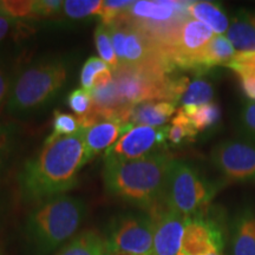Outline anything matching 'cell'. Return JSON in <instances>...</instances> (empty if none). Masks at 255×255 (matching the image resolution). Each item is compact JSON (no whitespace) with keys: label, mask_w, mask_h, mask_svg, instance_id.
<instances>
[{"label":"cell","mask_w":255,"mask_h":255,"mask_svg":"<svg viewBox=\"0 0 255 255\" xmlns=\"http://www.w3.org/2000/svg\"><path fill=\"white\" fill-rule=\"evenodd\" d=\"M31 23L0 15V44L9 38H26L34 32Z\"/></svg>","instance_id":"cb8c5ba5"},{"label":"cell","mask_w":255,"mask_h":255,"mask_svg":"<svg viewBox=\"0 0 255 255\" xmlns=\"http://www.w3.org/2000/svg\"><path fill=\"white\" fill-rule=\"evenodd\" d=\"M15 128L11 124H0V170L6 165L14 149Z\"/></svg>","instance_id":"f1b7e54d"},{"label":"cell","mask_w":255,"mask_h":255,"mask_svg":"<svg viewBox=\"0 0 255 255\" xmlns=\"http://www.w3.org/2000/svg\"><path fill=\"white\" fill-rule=\"evenodd\" d=\"M188 15L196 19L205 25L218 36L227 33L231 18L226 13L221 5L213 1H189L187 8Z\"/></svg>","instance_id":"2e32d148"},{"label":"cell","mask_w":255,"mask_h":255,"mask_svg":"<svg viewBox=\"0 0 255 255\" xmlns=\"http://www.w3.org/2000/svg\"><path fill=\"white\" fill-rule=\"evenodd\" d=\"M226 235L222 225L212 213L205 212L187 218L180 255L223 254Z\"/></svg>","instance_id":"ba28073f"},{"label":"cell","mask_w":255,"mask_h":255,"mask_svg":"<svg viewBox=\"0 0 255 255\" xmlns=\"http://www.w3.org/2000/svg\"><path fill=\"white\" fill-rule=\"evenodd\" d=\"M110 255H129V254H110Z\"/></svg>","instance_id":"e575fe53"},{"label":"cell","mask_w":255,"mask_h":255,"mask_svg":"<svg viewBox=\"0 0 255 255\" xmlns=\"http://www.w3.org/2000/svg\"><path fill=\"white\" fill-rule=\"evenodd\" d=\"M0 255H2V253H1V250H0Z\"/></svg>","instance_id":"8d00e7d4"},{"label":"cell","mask_w":255,"mask_h":255,"mask_svg":"<svg viewBox=\"0 0 255 255\" xmlns=\"http://www.w3.org/2000/svg\"><path fill=\"white\" fill-rule=\"evenodd\" d=\"M173 159L168 152L159 151L129 161H105V190L110 196L154 212L163 205L165 181Z\"/></svg>","instance_id":"7a4b0ae2"},{"label":"cell","mask_w":255,"mask_h":255,"mask_svg":"<svg viewBox=\"0 0 255 255\" xmlns=\"http://www.w3.org/2000/svg\"><path fill=\"white\" fill-rule=\"evenodd\" d=\"M69 78L66 60L58 57L31 63L14 76L6 104L14 117H26L49 105Z\"/></svg>","instance_id":"277c9868"},{"label":"cell","mask_w":255,"mask_h":255,"mask_svg":"<svg viewBox=\"0 0 255 255\" xmlns=\"http://www.w3.org/2000/svg\"><path fill=\"white\" fill-rule=\"evenodd\" d=\"M239 131L241 138L255 143V102H245L242 104L238 119Z\"/></svg>","instance_id":"d4e9b609"},{"label":"cell","mask_w":255,"mask_h":255,"mask_svg":"<svg viewBox=\"0 0 255 255\" xmlns=\"http://www.w3.org/2000/svg\"><path fill=\"white\" fill-rule=\"evenodd\" d=\"M104 255H110V253L108 251H105V253H104Z\"/></svg>","instance_id":"836d02e7"},{"label":"cell","mask_w":255,"mask_h":255,"mask_svg":"<svg viewBox=\"0 0 255 255\" xmlns=\"http://www.w3.org/2000/svg\"><path fill=\"white\" fill-rule=\"evenodd\" d=\"M68 104L70 109L76 114V116L82 117L85 116L92 109L94 100H92L90 91L81 88L70 92L68 96Z\"/></svg>","instance_id":"83f0119b"},{"label":"cell","mask_w":255,"mask_h":255,"mask_svg":"<svg viewBox=\"0 0 255 255\" xmlns=\"http://www.w3.org/2000/svg\"><path fill=\"white\" fill-rule=\"evenodd\" d=\"M154 218V242L151 255H178L187 218L161 205L149 213Z\"/></svg>","instance_id":"30bf717a"},{"label":"cell","mask_w":255,"mask_h":255,"mask_svg":"<svg viewBox=\"0 0 255 255\" xmlns=\"http://www.w3.org/2000/svg\"><path fill=\"white\" fill-rule=\"evenodd\" d=\"M105 251V238L95 231H85L64 245L56 255H104Z\"/></svg>","instance_id":"e0dca14e"},{"label":"cell","mask_w":255,"mask_h":255,"mask_svg":"<svg viewBox=\"0 0 255 255\" xmlns=\"http://www.w3.org/2000/svg\"><path fill=\"white\" fill-rule=\"evenodd\" d=\"M14 76L9 72V70L4 62H0V109L7 104L9 92L12 89Z\"/></svg>","instance_id":"4dcf8cb0"},{"label":"cell","mask_w":255,"mask_h":255,"mask_svg":"<svg viewBox=\"0 0 255 255\" xmlns=\"http://www.w3.org/2000/svg\"><path fill=\"white\" fill-rule=\"evenodd\" d=\"M82 129L81 123L77 116L62 113V111H55L53 117V131L57 136H71L77 133Z\"/></svg>","instance_id":"484cf974"},{"label":"cell","mask_w":255,"mask_h":255,"mask_svg":"<svg viewBox=\"0 0 255 255\" xmlns=\"http://www.w3.org/2000/svg\"><path fill=\"white\" fill-rule=\"evenodd\" d=\"M240 85L245 97L250 102H255V75L241 76Z\"/></svg>","instance_id":"d6a6232c"},{"label":"cell","mask_w":255,"mask_h":255,"mask_svg":"<svg viewBox=\"0 0 255 255\" xmlns=\"http://www.w3.org/2000/svg\"><path fill=\"white\" fill-rule=\"evenodd\" d=\"M199 132L194 129L189 120L180 109L171 119V126H168V141L174 145H180L183 142L193 141Z\"/></svg>","instance_id":"7402d4cb"},{"label":"cell","mask_w":255,"mask_h":255,"mask_svg":"<svg viewBox=\"0 0 255 255\" xmlns=\"http://www.w3.org/2000/svg\"><path fill=\"white\" fill-rule=\"evenodd\" d=\"M154 218L149 213H124L110 222L105 244L110 254L151 255Z\"/></svg>","instance_id":"8992f818"},{"label":"cell","mask_w":255,"mask_h":255,"mask_svg":"<svg viewBox=\"0 0 255 255\" xmlns=\"http://www.w3.org/2000/svg\"><path fill=\"white\" fill-rule=\"evenodd\" d=\"M168 141V126H133L105 151L104 161H129L163 151Z\"/></svg>","instance_id":"9c48e42d"},{"label":"cell","mask_w":255,"mask_h":255,"mask_svg":"<svg viewBox=\"0 0 255 255\" xmlns=\"http://www.w3.org/2000/svg\"><path fill=\"white\" fill-rule=\"evenodd\" d=\"M132 127V124H124L116 120H105L89 129H85V164L100 155L102 151H107L111 148L121 138V136Z\"/></svg>","instance_id":"7c38bea8"},{"label":"cell","mask_w":255,"mask_h":255,"mask_svg":"<svg viewBox=\"0 0 255 255\" xmlns=\"http://www.w3.org/2000/svg\"><path fill=\"white\" fill-rule=\"evenodd\" d=\"M0 15L19 21H31L39 19L36 0H1Z\"/></svg>","instance_id":"44dd1931"},{"label":"cell","mask_w":255,"mask_h":255,"mask_svg":"<svg viewBox=\"0 0 255 255\" xmlns=\"http://www.w3.org/2000/svg\"><path fill=\"white\" fill-rule=\"evenodd\" d=\"M0 6H1V0H0Z\"/></svg>","instance_id":"74e56055"},{"label":"cell","mask_w":255,"mask_h":255,"mask_svg":"<svg viewBox=\"0 0 255 255\" xmlns=\"http://www.w3.org/2000/svg\"><path fill=\"white\" fill-rule=\"evenodd\" d=\"M214 98V88L212 83L203 78H196L189 82L184 94L181 97V107L203 105L212 103Z\"/></svg>","instance_id":"d6986e66"},{"label":"cell","mask_w":255,"mask_h":255,"mask_svg":"<svg viewBox=\"0 0 255 255\" xmlns=\"http://www.w3.org/2000/svg\"><path fill=\"white\" fill-rule=\"evenodd\" d=\"M213 167L226 182L255 184V143L245 138L225 139L212 152Z\"/></svg>","instance_id":"52a82bcc"},{"label":"cell","mask_w":255,"mask_h":255,"mask_svg":"<svg viewBox=\"0 0 255 255\" xmlns=\"http://www.w3.org/2000/svg\"><path fill=\"white\" fill-rule=\"evenodd\" d=\"M62 0H36L37 13L39 18H50L63 12Z\"/></svg>","instance_id":"1f68e13d"},{"label":"cell","mask_w":255,"mask_h":255,"mask_svg":"<svg viewBox=\"0 0 255 255\" xmlns=\"http://www.w3.org/2000/svg\"><path fill=\"white\" fill-rule=\"evenodd\" d=\"M186 115L191 126L197 132L214 129L221 121V110L215 102L203 105H189V107L178 108Z\"/></svg>","instance_id":"ac0fdd59"},{"label":"cell","mask_w":255,"mask_h":255,"mask_svg":"<svg viewBox=\"0 0 255 255\" xmlns=\"http://www.w3.org/2000/svg\"><path fill=\"white\" fill-rule=\"evenodd\" d=\"M227 37L237 52L255 51V11L240 8L233 14Z\"/></svg>","instance_id":"4fadbf2b"},{"label":"cell","mask_w":255,"mask_h":255,"mask_svg":"<svg viewBox=\"0 0 255 255\" xmlns=\"http://www.w3.org/2000/svg\"><path fill=\"white\" fill-rule=\"evenodd\" d=\"M229 255H255V207L242 206L229 229Z\"/></svg>","instance_id":"8fae6325"},{"label":"cell","mask_w":255,"mask_h":255,"mask_svg":"<svg viewBox=\"0 0 255 255\" xmlns=\"http://www.w3.org/2000/svg\"><path fill=\"white\" fill-rule=\"evenodd\" d=\"M235 55L237 50L234 49L228 38L215 34L197 60L195 72L202 75L218 66H227Z\"/></svg>","instance_id":"9a60e30c"},{"label":"cell","mask_w":255,"mask_h":255,"mask_svg":"<svg viewBox=\"0 0 255 255\" xmlns=\"http://www.w3.org/2000/svg\"><path fill=\"white\" fill-rule=\"evenodd\" d=\"M84 136V128L71 136H47L38 154L25 162L17 176L19 193L25 201L38 203L77 186L78 173L85 165Z\"/></svg>","instance_id":"6da1fadb"},{"label":"cell","mask_w":255,"mask_h":255,"mask_svg":"<svg viewBox=\"0 0 255 255\" xmlns=\"http://www.w3.org/2000/svg\"><path fill=\"white\" fill-rule=\"evenodd\" d=\"M178 255H180V254H178ZM214 255H225V254H214Z\"/></svg>","instance_id":"d590c367"},{"label":"cell","mask_w":255,"mask_h":255,"mask_svg":"<svg viewBox=\"0 0 255 255\" xmlns=\"http://www.w3.org/2000/svg\"><path fill=\"white\" fill-rule=\"evenodd\" d=\"M103 0H65L63 13L73 20L89 17H101L103 11Z\"/></svg>","instance_id":"ffe728a7"},{"label":"cell","mask_w":255,"mask_h":255,"mask_svg":"<svg viewBox=\"0 0 255 255\" xmlns=\"http://www.w3.org/2000/svg\"><path fill=\"white\" fill-rule=\"evenodd\" d=\"M95 44L100 58L110 66L113 71H116L120 66L119 58L115 53L113 39L109 27L100 24L95 30Z\"/></svg>","instance_id":"603a6c76"},{"label":"cell","mask_w":255,"mask_h":255,"mask_svg":"<svg viewBox=\"0 0 255 255\" xmlns=\"http://www.w3.org/2000/svg\"><path fill=\"white\" fill-rule=\"evenodd\" d=\"M227 68L233 70L239 77L255 75V51L254 52H237Z\"/></svg>","instance_id":"f546056e"},{"label":"cell","mask_w":255,"mask_h":255,"mask_svg":"<svg viewBox=\"0 0 255 255\" xmlns=\"http://www.w3.org/2000/svg\"><path fill=\"white\" fill-rule=\"evenodd\" d=\"M87 212L84 201L68 194L36 203L25 220V237L32 251L47 255L68 244L75 238Z\"/></svg>","instance_id":"3957f363"},{"label":"cell","mask_w":255,"mask_h":255,"mask_svg":"<svg viewBox=\"0 0 255 255\" xmlns=\"http://www.w3.org/2000/svg\"><path fill=\"white\" fill-rule=\"evenodd\" d=\"M176 104L168 101H149L133 105L130 117L132 126H146L152 128L164 127L165 123L176 113Z\"/></svg>","instance_id":"5bb4252c"},{"label":"cell","mask_w":255,"mask_h":255,"mask_svg":"<svg viewBox=\"0 0 255 255\" xmlns=\"http://www.w3.org/2000/svg\"><path fill=\"white\" fill-rule=\"evenodd\" d=\"M226 183L225 180L209 181L195 165L173 159L165 181L163 203L189 218L205 212Z\"/></svg>","instance_id":"5b68a950"},{"label":"cell","mask_w":255,"mask_h":255,"mask_svg":"<svg viewBox=\"0 0 255 255\" xmlns=\"http://www.w3.org/2000/svg\"><path fill=\"white\" fill-rule=\"evenodd\" d=\"M110 66L107 63L103 62L100 57H90L87 62L84 63L81 72V85L82 89L87 91L92 90V85L96 76L98 73L104 71V70L109 69Z\"/></svg>","instance_id":"4316f807"}]
</instances>
